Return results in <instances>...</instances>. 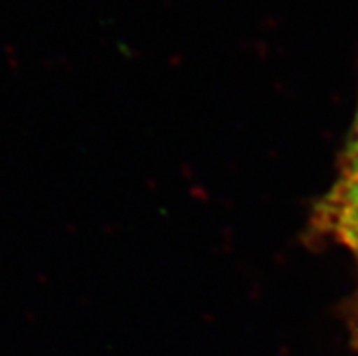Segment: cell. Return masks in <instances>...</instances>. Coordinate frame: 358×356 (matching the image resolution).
Here are the masks:
<instances>
[{"instance_id": "cell-1", "label": "cell", "mask_w": 358, "mask_h": 356, "mask_svg": "<svg viewBox=\"0 0 358 356\" xmlns=\"http://www.w3.org/2000/svg\"><path fill=\"white\" fill-rule=\"evenodd\" d=\"M358 171V109L355 117L353 127L350 131V138L345 144L344 155L341 162V175H351Z\"/></svg>"}, {"instance_id": "cell-2", "label": "cell", "mask_w": 358, "mask_h": 356, "mask_svg": "<svg viewBox=\"0 0 358 356\" xmlns=\"http://www.w3.org/2000/svg\"><path fill=\"white\" fill-rule=\"evenodd\" d=\"M350 251L357 257L358 262V242L353 243L350 248ZM348 325H350V334H351V342H353L355 348L358 349V289L355 291L353 298L350 302V311H348Z\"/></svg>"}]
</instances>
